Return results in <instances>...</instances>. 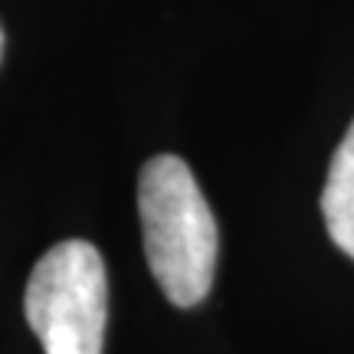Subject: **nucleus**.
<instances>
[{
    "label": "nucleus",
    "instance_id": "obj_1",
    "mask_svg": "<svg viewBox=\"0 0 354 354\" xmlns=\"http://www.w3.org/2000/svg\"><path fill=\"white\" fill-rule=\"evenodd\" d=\"M141 240L167 302L194 308L207 299L216 269V220L190 167L177 154H154L138 177Z\"/></svg>",
    "mask_w": 354,
    "mask_h": 354
},
{
    "label": "nucleus",
    "instance_id": "obj_4",
    "mask_svg": "<svg viewBox=\"0 0 354 354\" xmlns=\"http://www.w3.org/2000/svg\"><path fill=\"white\" fill-rule=\"evenodd\" d=\"M0 59H3V30H0Z\"/></svg>",
    "mask_w": 354,
    "mask_h": 354
},
{
    "label": "nucleus",
    "instance_id": "obj_3",
    "mask_svg": "<svg viewBox=\"0 0 354 354\" xmlns=\"http://www.w3.org/2000/svg\"><path fill=\"white\" fill-rule=\"evenodd\" d=\"M322 216L331 243L354 259V122L331 158L328 180L322 190Z\"/></svg>",
    "mask_w": 354,
    "mask_h": 354
},
{
    "label": "nucleus",
    "instance_id": "obj_2",
    "mask_svg": "<svg viewBox=\"0 0 354 354\" xmlns=\"http://www.w3.org/2000/svg\"><path fill=\"white\" fill-rule=\"evenodd\" d=\"M24 312L46 354H102L109 312L102 253L86 240L56 243L30 272Z\"/></svg>",
    "mask_w": 354,
    "mask_h": 354
}]
</instances>
